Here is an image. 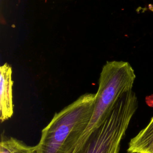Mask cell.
<instances>
[{
  "label": "cell",
  "instance_id": "cell-7",
  "mask_svg": "<svg viewBox=\"0 0 153 153\" xmlns=\"http://www.w3.org/2000/svg\"><path fill=\"white\" fill-rule=\"evenodd\" d=\"M146 100V103L148 105V106L153 107V96L147 97Z\"/></svg>",
  "mask_w": 153,
  "mask_h": 153
},
{
  "label": "cell",
  "instance_id": "cell-2",
  "mask_svg": "<svg viewBox=\"0 0 153 153\" xmlns=\"http://www.w3.org/2000/svg\"><path fill=\"white\" fill-rule=\"evenodd\" d=\"M135 78L134 71L127 62L108 61L103 65L91 117L74 150L80 147L90 134L102 124L120 97L132 90Z\"/></svg>",
  "mask_w": 153,
  "mask_h": 153
},
{
  "label": "cell",
  "instance_id": "cell-1",
  "mask_svg": "<svg viewBox=\"0 0 153 153\" xmlns=\"http://www.w3.org/2000/svg\"><path fill=\"white\" fill-rule=\"evenodd\" d=\"M96 94L85 93L56 113L29 153H72L91 117Z\"/></svg>",
  "mask_w": 153,
  "mask_h": 153
},
{
  "label": "cell",
  "instance_id": "cell-6",
  "mask_svg": "<svg viewBox=\"0 0 153 153\" xmlns=\"http://www.w3.org/2000/svg\"><path fill=\"white\" fill-rule=\"evenodd\" d=\"M30 149V146L13 137L2 139L0 143V153H29Z\"/></svg>",
  "mask_w": 153,
  "mask_h": 153
},
{
  "label": "cell",
  "instance_id": "cell-3",
  "mask_svg": "<svg viewBox=\"0 0 153 153\" xmlns=\"http://www.w3.org/2000/svg\"><path fill=\"white\" fill-rule=\"evenodd\" d=\"M137 108L135 93L131 90L123 94L102 124L74 153H119L121 142Z\"/></svg>",
  "mask_w": 153,
  "mask_h": 153
},
{
  "label": "cell",
  "instance_id": "cell-5",
  "mask_svg": "<svg viewBox=\"0 0 153 153\" xmlns=\"http://www.w3.org/2000/svg\"><path fill=\"white\" fill-rule=\"evenodd\" d=\"M127 152L153 153V117L148 125L130 140Z\"/></svg>",
  "mask_w": 153,
  "mask_h": 153
},
{
  "label": "cell",
  "instance_id": "cell-4",
  "mask_svg": "<svg viewBox=\"0 0 153 153\" xmlns=\"http://www.w3.org/2000/svg\"><path fill=\"white\" fill-rule=\"evenodd\" d=\"M0 74V121L2 123L10 118L14 113L11 66L7 63L3 64Z\"/></svg>",
  "mask_w": 153,
  "mask_h": 153
}]
</instances>
